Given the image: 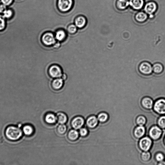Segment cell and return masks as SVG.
I'll return each mask as SVG.
<instances>
[{
	"label": "cell",
	"mask_w": 165,
	"mask_h": 165,
	"mask_svg": "<svg viewBox=\"0 0 165 165\" xmlns=\"http://www.w3.org/2000/svg\"><path fill=\"white\" fill-rule=\"evenodd\" d=\"M157 9V5L154 2H150L147 3L145 6L144 10L147 14L153 15L156 11Z\"/></svg>",
	"instance_id": "cell-10"
},
{
	"label": "cell",
	"mask_w": 165,
	"mask_h": 165,
	"mask_svg": "<svg viewBox=\"0 0 165 165\" xmlns=\"http://www.w3.org/2000/svg\"><path fill=\"white\" fill-rule=\"evenodd\" d=\"M164 143L165 145V138H164Z\"/></svg>",
	"instance_id": "cell-39"
},
{
	"label": "cell",
	"mask_w": 165,
	"mask_h": 165,
	"mask_svg": "<svg viewBox=\"0 0 165 165\" xmlns=\"http://www.w3.org/2000/svg\"><path fill=\"white\" fill-rule=\"evenodd\" d=\"M23 131L25 134L27 135H30L34 132V129L30 125H26L23 128Z\"/></svg>",
	"instance_id": "cell-23"
},
{
	"label": "cell",
	"mask_w": 165,
	"mask_h": 165,
	"mask_svg": "<svg viewBox=\"0 0 165 165\" xmlns=\"http://www.w3.org/2000/svg\"><path fill=\"white\" fill-rule=\"evenodd\" d=\"M55 47V48H58L60 46V43H55L54 45Z\"/></svg>",
	"instance_id": "cell-37"
},
{
	"label": "cell",
	"mask_w": 165,
	"mask_h": 165,
	"mask_svg": "<svg viewBox=\"0 0 165 165\" xmlns=\"http://www.w3.org/2000/svg\"><path fill=\"white\" fill-rule=\"evenodd\" d=\"M146 133V129L143 126H139L134 130L133 134L135 138L140 139L144 136Z\"/></svg>",
	"instance_id": "cell-12"
},
{
	"label": "cell",
	"mask_w": 165,
	"mask_h": 165,
	"mask_svg": "<svg viewBox=\"0 0 165 165\" xmlns=\"http://www.w3.org/2000/svg\"><path fill=\"white\" fill-rule=\"evenodd\" d=\"M14 0H0V3H2L7 7L11 5Z\"/></svg>",
	"instance_id": "cell-34"
},
{
	"label": "cell",
	"mask_w": 165,
	"mask_h": 165,
	"mask_svg": "<svg viewBox=\"0 0 165 165\" xmlns=\"http://www.w3.org/2000/svg\"><path fill=\"white\" fill-rule=\"evenodd\" d=\"M56 116L52 113L47 114L45 117V121L49 124H53L56 123Z\"/></svg>",
	"instance_id": "cell-22"
},
{
	"label": "cell",
	"mask_w": 165,
	"mask_h": 165,
	"mask_svg": "<svg viewBox=\"0 0 165 165\" xmlns=\"http://www.w3.org/2000/svg\"><path fill=\"white\" fill-rule=\"evenodd\" d=\"M67 31L63 29H59L56 32L55 36L56 40L59 41H64L67 36Z\"/></svg>",
	"instance_id": "cell-15"
},
{
	"label": "cell",
	"mask_w": 165,
	"mask_h": 165,
	"mask_svg": "<svg viewBox=\"0 0 165 165\" xmlns=\"http://www.w3.org/2000/svg\"><path fill=\"white\" fill-rule=\"evenodd\" d=\"M163 131L158 126L154 125L152 127L149 131L150 137L154 140L159 139L162 136Z\"/></svg>",
	"instance_id": "cell-7"
},
{
	"label": "cell",
	"mask_w": 165,
	"mask_h": 165,
	"mask_svg": "<svg viewBox=\"0 0 165 165\" xmlns=\"http://www.w3.org/2000/svg\"><path fill=\"white\" fill-rule=\"evenodd\" d=\"M129 5L135 10H139L144 4V0H129Z\"/></svg>",
	"instance_id": "cell-14"
},
{
	"label": "cell",
	"mask_w": 165,
	"mask_h": 165,
	"mask_svg": "<svg viewBox=\"0 0 165 165\" xmlns=\"http://www.w3.org/2000/svg\"><path fill=\"white\" fill-rule=\"evenodd\" d=\"M153 109L157 114H165V99L160 98L157 100L153 104Z\"/></svg>",
	"instance_id": "cell-5"
},
{
	"label": "cell",
	"mask_w": 165,
	"mask_h": 165,
	"mask_svg": "<svg viewBox=\"0 0 165 165\" xmlns=\"http://www.w3.org/2000/svg\"><path fill=\"white\" fill-rule=\"evenodd\" d=\"M158 165H165V161H163L162 162H159L158 163Z\"/></svg>",
	"instance_id": "cell-38"
},
{
	"label": "cell",
	"mask_w": 165,
	"mask_h": 165,
	"mask_svg": "<svg viewBox=\"0 0 165 165\" xmlns=\"http://www.w3.org/2000/svg\"><path fill=\"white\" fill-rule=\"evenodd\" d=\"M87 23V20L86 17L82 15L77 17L74 21V24L80 29L84 28Z\"/></svg>",
	"instance_id": "cell-9"
},
{
	"label": "cell",
	"mask_w": 165,
	"mask_h": 165,
	"mask_svg": "<svg viewBox=\"0 0 165 165\" xmlns=\"http://www.w3.org/2000/svg\"><path fill=\"white\" fill-rule=\"evenodd\" d=\"M88 131L85 128H82L80 130V134L82 136L84 137L88 133Z\"/></svg>",
	"instance_id": "cell-35"
},
{
	"label": "cell",
	"mask_w": 165,
	"mask_h": 165,
	"mask_svg": "<svg viewBox=\"0 0 165 165\" xmlns=\"http://www.w3.org/2000/svg\"><path fill=\"white\" fill-rule=\"evenodd\" d=\"M74 3V0H57V5L61 12L66 13L71 10Z\"/></svg>",
	"instance_id": "cell-2"
},
{
	"label": "cell",
	"mask_w": 165,
	"mask_h": 165,
	"mask_svg": "<svg viewBox=\"0 0 165 165\" xmlns=\"http://www.w3.org/2000/svg\"><path fill=\"white\" fill-rule=\"evenodd\" d=\"M64 85L63 80L61 78H56L52 83V88L55 90H59L61 89Z\"/></svg>",
	"instance_id": "cell-16"
},
{
	"label": "cell",
	"mask_w": 165,
	"mask_h": 165,
	"mask_svg": "<svg viewBox=\"0 0 165 165\" xmlns=\"http://www.w3.org/2000/svg\"><path fill=\"white\" fill-rule=\"evenodd\" d=\"M148 16L146 13L141 12L138 13L135 16V19L138 22L143 23L147 20Z\"/></svg>",
	"instance_id": "cell-20"
},
{
	"label": "cell",
	"mask_w": 165,
	"mask_h": 165,
	"mask_svg": "<svg viewBox=\"0 0 165 165\" xmlns=\"http://www.w3.org/2000/svg\"><path fill=\"white\" fill-rule=\"evenodd\" d=\"M108 114L105 113H101L99 114L98 116V120L102 123L106 122L109 119Z\"/></svg>",
	"instance_id": "cell-27"
},
{
	"label": "cell",
	"mask_w": 165,
	"mask_h": 165,
	"mask_svg": "<svg viewBox=\"0 0 165 165\" xmlns=\"http://www.w3.org/2000/svg\"><path fill=\"white\" fill-rule=\"evenodd\" d=\"M153 72L156 75H160L163 71L164 67L160 63H156L153 66Z\"/></svg>",
	"instance_id": "cell-18"
},
{
	"label": "cell",
	"mask_w": 165,
	"mask_h": 165,
	"mask_svg": "<svg viewBox=\"0 0 165 165\" xmlns=\"http://www.w3.org/2000/svg\"><path fill=\"white\" fill-rule=\"evenodd\" d=\"M66 130V126L64 124H61L59 125L57 128L58 132L60 134L64 133Z\"/></svg>",
	"instance_id": "cell-33"
},
{
	"label": "cell",
	"mask_w": 165,
	"mask_h": 165,
	"mask_svg": "<svg viewBox=\"0 0 165 165\" xmlns=\"http://www.w3.org/2000/svg\"><path fill=\"white\" fill-rule=\"evenodd\" d=\"M22 131L14 126H9L5 131L7 138L12 141H17L20 139L22 135Z\"/></svg>",
	"instance_id": "cell-1"
},
{
	"label": "cell",
	"mask_w": 165,
	"mask_h": 165,
	"mask_svg": "<svg viewBox=\"0 0 165 165\" xmlns=\"http://www.w3.org/2000/svg\"><path fill=\"white\" fill-rule=\"evenodd\" d=\"M138 70L141 75L144 76H149L153 72V66L148 62L143 61L139 65Z\"/></svg>",
	"instance_id": "cell-3"
},
{
	"label": "cell",
	"mask_w": 165,
	"mask_h": 165,
	"mask_svg": "<svg viewBox=\"0 0 165 165\" xmlns=\"http://www.w3.org/2000/svg\"><path fill=\"white\" fill-rule=\"evenodd\" d=\"M48 73L51 77L55 79L60 78L63 75L61 68L56 65H52L50 67Z\"/></svg>",
	"instance_id": "cell-8"
},
{
	"label": "cell",
	"mask_w": 165,
	"mask_h": 165,
	"mask_svg": "<svg viewBox=\"0 0 165 165\" xmlns=\"http://www.w3.org/2000/svg\"><path fill=\"white\" fill-rule=\"evenodd\" d=\"M6 19L2 14H0V31H3L6 27Z\"/></svg>",
	"instance_id": "cell-30"
},
{
	"label": "cell",
	"mask_w": 165,
	"mask_h": 165,
	"mask_svg": "<svg viewBox=\"0 0 165 165\" xmlns=\"http://www.w3.org/2000/svg\"><path fill=\"white\" fill-rule=\"evenodd\" d=\"M42 43L47 46L54 45L56 43V39L54 34L52 32H47L44 33L41 37Z\"/></svg>",
	"instance_id": "cell-4"
},
{
	"label": "cell",
	"mask_w": 165,
	"mask_h": 165,
	"mask_svg": "<svg viewBox=\"0 0 165 165\" xmlns=\"http://www.w3.org/2000/svg\"><path fill=\"white\" fill-rule=\"evenodd\" d=\"M147 119L144 116L141 115L138 116L136 120L137 124L139 126H143L147 123Z\"/></svg>",
	"instance_id": "cell-25"
},
{
	"label": "cell",
	"mask_w": 165,
	"mask_h": 165,
	"mask_svg": "<svg viewBox=\"0 0 165 165\" xmlns=\"http://www.w3.org/2000/svg\"><path fill=\"white\" fill-rule=\"evenodd\" d=\"M62 79L63 80H65L67 79V76L65 74H63L62 76Z\"/></svg>",
	"instance_id": "cell-36"
},
{
	"label": "cell",
	"mask_w": 165,
	"mask_h": 165,
	"mask_svg": "<svg viewBox=\"0 0 165 165\" xmlns=\"http://www.w3.org/2000/svg\"><path fill=\"white\" fill-rule=\"evenodd\" d=\"M116 7L120 10H123L129 5V0H118L116 2Z\"/></svg>",
	"instance_id": "cell-19"
},
{
	"label": "cell",
	"mask_w": 165,
	"mask_h": 165,
	"mask_svg": "<svg viewBox=\"0 0 165 165\" xmlns=\"http://www.w3.org/2000/svg\"><path fill=\"white\" fill-rule=\"evenodd\" d=\"M158 124L161 129H165V115H163L158 119Z\"/></svg>",
	"instance_id": "cell-31"
},
{
	"label": "cell",
	"mask_w": 165,
	"mask_h": 165,
	"mask_svg": "<svg viewBox=\"0 0 165 165\" xmlns=\"http://www.w3.org/2000/svg\"><path fill=\"white\" fill-rule=\"evenodd\" d=\"M141 104L143 108L150 110L153 108L154 103L152 98L146 96L142 99Z\"/></svg>",
	"instance_id": "cell-11"
},
{
	"label": "cell",
	"mask_w": 165,
	"mask_h": 165,
	"mask_svg": "<svg viewBox=\"0 0 165 165\" xmlns=\"http://www.w3.org/2000/svg\"><path fill=\"white\" fill-rule=\"evenodd\" d=\"M98 124V119L95 116H90L86 121L88 127L91 128H95Z\"/></svg>",
	"instance_id": "cell-17"
},
{
	"label": "cell",
	"mask_w": 165,
	"mask_h": 165,
	"mask_svg": "<svg viewBox=\"0 0 165 165\" xmlns=\"http://www.w3.org/2000/svg\"><path fill=\"white\" fill-rule=\"evenodd\" d=\"M84 123V119L80 116H77L73 120L71 124L74 129H78L82 128Z\"/></svg>",
	"instance_id": "cell-13"
},
{
	"label": "cell",
	"mask_w": 165,
	"mask_h": 165,
	"mask_svg": "<svg viewBox=\"0 0 165 165\" xmlns=\"http://www.w3.org/2000/svg\"><path fill=\"white\" fill-rule=\"evenodd\" d=\"M79 29L74 23L70 24L67 28V32L71 34H75L77 32Z\"/></svg>",
	"instance_id": "cell-24"
},
{
	"label": "cell",
	"mask_w": 165,
	"mask_h": 165,
	"mask_svg": "<svg viewBox=\"0 0 165 165\" xmlns=\"http://www.w3.org/2000/svg\"><path fill=\"white\" fill-rule=\"evenodd\" d=\"M155 158L157 161L159 163L164 161L165 156L163 153L159 152L156 154Z\"/></svg>",
	"instance_id": "cell-32"
},
{
	"label": "cell",
	"mask_w": 165,
	"mask_h": 165,
	"mask_svg": "<svg viewBox=\"0 0 165 165\" xmlns=\"http://www.w3.org/2000/svg\"><path fill=\"white\" fill-rule=\"evenodd\" d=\"M79 136L78 132L74 129L71 130L68 134L69 138L72 140H74L78 138Z\"/></svg>",
	"instance_id": "cell-26"
},
{
	"label": "cell",
	"mask_w": 165,
	"mask_h": 165,
	"mask_svg": "<svg viewBox=\"0 0 165 165\" xmlns=\"http://www.w3.org/2000/svg\"><path fill=\"white\" fill-rule=\"evenodd\" d=\"M152 139L148 137L141 138L139 142V146L140 149L143 151H148L152 145Z\"/></svg>",
	"instance_id": "cell-6"
},
{
	"label": "cell",
	"mask_w": 165,
	"mask_h": 165,
	"mask_svg": "<svg viewBox=\"0 0 165 165\" xmlns=\"http://www.w3.org/2000/svg\"><path fill=\"white\" fill-rule=\"evenodd\" d=\"M151 154L148 151H143L141 155V159L144 162L149 161L151 158Z\"/></svg>",
	"instance_id": "cell-28"
},
{
	"label": "cell",
	"mask_w": 165,
	"mask_h": 165,
	"mask_svg": "<svg viewBox=\"0 0 165 165\" xmlns=\"http://www.w3.org/2000/svg\"><path fill=\"white\" fill-rule=\"evenodd\" d=\"M14 12L12 10L8 8L5 10L2 14L3 17L6 19L12 18Z\"/></svg>",
	"instance_id": "cell-29"
},
{
	"label": "cell",
	"mask_w": 165,
	"mask_h": 165,
	"mask_svg": "<svg viewBox=\"0 0 165 165\" xmlns=\"http://www.w3.org/2000/svg\"><path fill=\"white\" fill-rule=\"evenodd\" d=\"M56 116L58 123L60 124H64L67 121V118L66 115L63 113L60 112L57 113Z\"/></svg>",
	"instance_id": "cell-21"
}]
</instances>
